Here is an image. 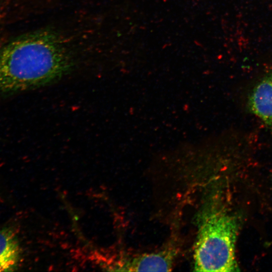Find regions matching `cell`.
Wrapping results in <instances>:
<instances>
[{
	"label": "cell",
	"mask_w": 272,
	"mask_h": 272,
	"mask_svg": "<svg viewBox=\"0 0 272 272\" xmlns=\"http://www.w3.org/2000/svg\"><path fill=\"white\" fill-rule=\"evenodd\" d=\"M248 107L252 114L272 129V71L253 87L248 97Z\"/></svg>",
	"instance_id": "3"
},
{
	"label": "cell",
	"mask_w": 272,
	"mask_h": 272,
	"mask_svg": "<svg viewBox=\"0 0 272 272\" xmlns=\"http://www.w3.org/2000/svg\"><path fill=\"white\" fill-rule=\"evenodd\" d=\"M62 37L50 29L20 35L0 49V93L23 91L55 83L73 67Z\"/></svg>",
	"instance_id": "1"
},
{
	"label": "cell",
	"mask_w": 272,
	"mask_h": 272,
	"mask_svg": "<svg viewBox=\"0 0 272 272\" xmlns=\"http://www.w3.org/2000/svg\"><path fill=\"white\" fill-rule=\"evenodd\" d=\"M21 259V248L15 232L0 229V272L16 270Z\"/></svg>",
	"instance_id": "5"
},
{
	"label": "cell",
	"mask_w": 272,
	"mask_h": 272,
	"mask_svg": "<svg viewBox=\"0 0 272 272\" xmlns=\"http://www.w3.org/2000/svg\"><path fill=\"white\" fill-rule=\"evenodd\" d=\"M239 221L236 216L220 210L205 211L194 248V271L239 270L235 257Z\"/></svg>",
	"instance_id": "2"
},
{
	"label": "cell",
	"mask_w": 272,
	"mask_h": 272,
	"mask_svg": "<svg viewBox=\"0 0 272 272\" xmlns=\"http://www.w3.org/2000/svg\"><path fill=\"white\" fill-rule=\"evenodd\" d=\"M175 257V251L165 249L144 253L127 260L120 266L121 271H170Z\"/></svg>",
	"instance_id": "4"
}]
</instances>
